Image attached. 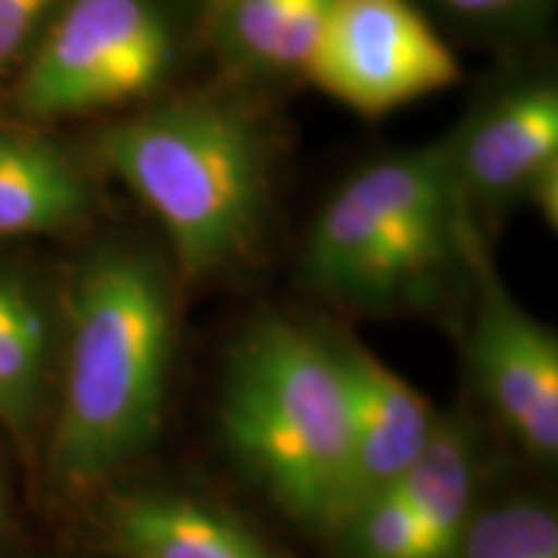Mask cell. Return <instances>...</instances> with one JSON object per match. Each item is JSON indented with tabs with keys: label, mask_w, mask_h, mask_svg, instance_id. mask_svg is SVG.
Returning <instances> with one entry per match:
<instances>
[{
	"label": "cell",
	"mask_w": 558,
	"mask_h": 558,
	"mask_svg": "<svg viewBox=\"0 0 558 558\" xmlns=\"http://www.w3.org/2000/svg\"><path fill=\"white\" fill-rule=\"evenodd\" d=\"M166 271L135 248H109L78 271L47 478L65 499L94 494L143 456L163 422L173 360Z\"/></svg>",
	"instance_id": "1"
},
{
	"label": "cell",
	"mask_w": 558,
	"mask_h": 558,
	"mask_svg": "<svg viewBox=\"0 0 558 558\" xmlns=\"http://www.w3.org/2000/svg\"><path fill=\"white\" fill-rule=\"evenodd\" d=\"M222 439L269 499L316 533L349 514L352 418L337 341L262 318L230 349L220 396Z\"/></svg>",
	"instance_id": "2"
},
{
	"label": "cell",
	"mask_w": 558,
	"mask_h": 558,
	"mask_svg": "<svg viewBox=\"0 0 558 558\" xmlns=\"http://www.w3.org/2000/svg\"><path fill=\"white\" fill-rule=\"evenodd\" d=\"M109 169L156 215L186 279H207L259 243L269 160L241 111L181 101L117 124L101 137Z\"/></svg>",
	"instance_id": "3"
},
{
	"label": "cell",
	"mask_w": 558,
	"mask_h": 558,
	"mask_svg": "<svg viewBox=\"0 0 558 558\" xmlns=\"http://www.w3.org/2000/svg\"><path fill=\"white\" fill-rule=\"evenodd\" d=\"M173 58L153 0H70L21 78L19 107L32 117L117 107L148 96Z\"/></svg>",
	"instance_id": "4"
},
{
	"label": "cell",
	"mask_w": 558,
	"mask_h": 558,
	"mask_svg": "<svg viewBox=\"0 0 558 558\" xmlns=\"http://www.w3.org/2000/svg\"><path fill=\"white\" fill-rule=\"evenodd\" d=\"M305 78L365 117L456 86L460 65L409 0H333Z\"/></svg>",
	"instance_id": "5"
},
{
	"label": "cell",
	"mask_w": 558,
	"mask_h": 558,
	"mask_svg": "<svg viewBox=\"0 0 558 558\" xmlns=\"http://www.w3.org/2000/svg\"><path fill=\"white\" fill-rule=\"evenodd\" d=\"M478 305L469 339L473 380L488 407L538 463L558 456V339L527 316L476 256Z\"/></svg>",
	"instance_id": "6"
},
{
	"label": "cell",
	"mask_w": 558,
	"mask_h": 558,
	"mask_svg": "<svg viewBox=\"0 0 558 558\" xmlns=\"http://www.w3.org/2000/svg\"><path fill=\"white\" fill-rule=\"evenodd\" d=\"M337 349L352 418L349 520L354 509L393 486L416 463L439 414L414 386L357 341L337 339Z\"/></svg>",
	"instance_id": "7"
},
{
	"label": "cell",
	"mask_w": 558,
	"mask_h": 558,
	"mask_svg": "<svg viewBox=\"0 0 558 558\" xmlns=\"http://www.w3.org/2000/svg\"><path fill=\"white\" fill-rule=\"evenodd\" d=\"M460 192L484 205L525 197L535 177L558 163V90L525 86L492 104L460 143H450Z\"/></svg>",
	"instance_id": "8"
},
{
	"label": "cell",
	"mask_w": 558,
	"mask_h": 558,
	"mask_svg": "<svg viewBox=\"0 0 558 558\" xmlns=\"http://www.w3.org/2000/svg\"><path fill=\"white\" fill-rule=\"evenodd\" d=\"M104 538L120 558H282L241 520L169 492L111 501Z\"/></svg>",
	"instance_id": "9"
},
{
	"label": "cell",
	"mask_w": 558,
	"mask_h": 558,
	"mask_svg": "<svg viewBox=\"0 0 558 558\" xmlns=\"http://www.w3.org/2000/svg\"><path fill=\"white\" fill-rule=\"evenodd\" d=\"M478 437L460 416H437L427 448L396 481L416 520L414 558H456L476 512Z\"/></svg>",
	"instance_id": "10"
},
{
	"label": "cell",
	"mask_w": 558,
	"mask_h": 558,
	"mask_svg": "<svg viewBox=\"0 0 558 558\" xmlns=\"http://www.w3.org/2000/svg\"><path fill=\"white\" fill-rule=\"evenodd\" d=\"M86 207L81 171L58 145L0 130V239L70 228Z\"/></svg>",
	"instance_id": "11"
},
{
	"label": "cell",
	"mask_w": 558,
	"mask_h": 558,
	"mask_svg": "<svg viewBox=\"0 0 558 558\" xmlns=\"http://www.w3.org/2000/svg\"><path fill=\"white\" fill-rule=\"evenodd\" d=\"M50 365V324L39 298L0 271V427L21 452H34Z\"/></svg>",
	"instance_id": "12"
},
{
	"label": "cell",
	"mask_w": 558,
	"mask_h": 558,
	"mask_svg": "<svg viewBox=\"0 0 558 558\" xmlns=\"http://www.w3.org/2000/svg\"><path fill=\"white\" fill-rule=\"evenodd\" d=\"M333 0H220L228 45L267 70H303Z\"/></svg>",
	"instance_id": "13"
},
{
	"label": "cell",
	"mask_w": 558,
	"mask_h": 558,
	"mask_svg": "<svg viewBox=\"0 0 558 558\" xmlns=\"http://www.w3.org/2000/svg\"><path fill=\"white\" fill-rule=\"evenodd\" d=\"M456 558H558V520L538 501L473 512Z\"/></svg>",
	"instance_id": "14"
},
{
	"label": "cell",
	"mask_w": 558,
	"mask_h": 558,
	"mask_svg": "<svg viewBox=\"0 0 558 558\" xmlns=\"http://www.w3.org/2000/svg\"><path fill=\"white\" fill-rule=\"evenodd\" d=\"M352 558H414L416 520L396 488L360 505L339 530Z\"/></svg>",
	"instance_id": "15"
},
{
	"label": "cell",
	"mask_w": 558,
	"mask_h": 558,
	"mask_svg": "<svg viewBox=\"0 0 558 558\" xmlns=\"http://www.w3.org/2000/svg\"><path fill=\"white\" fill-rule=\"evenodd\" d=\"M52 0H0V68L16 54Z\"/></svg>",
	"instance_id": "16"
},
{
	"label": "cell",
	"mask_w": 558,
	"mask_h": 558,
	"mask_svg": "<svg viewBox=\"0 0 558 558\" xmlns=\"http://www.w3.org/2000/svg\"><path fill=\"white\" fill-rule=\"evenodd\" d=\"M445 3L463 13H499L509 11L522 0H445Z\"/></svg>",
	"instance_id": "17"
},
{
	"label": "cell",
	"mask_w": 558,
	"mask_h": 558,
	"mask_svg": "<svg viewBox=\"0 0 558 558\" xmlns=\"http://www.w3.org/2000/svg\"><path fill=\"white\" fill-rule=\"evenodd\" d=\"M5 518H9V497H5L3 478H0V527L5 525Z\"/></svg>",
	"instance_id": "18"
}]
</instances>
